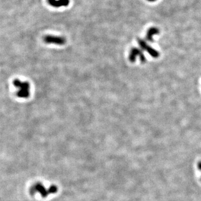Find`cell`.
Returning <instances> with one entry per match:
<instances>
[{
    "mask_svg": "<svg viewBox=\"0 0 201 201\" xmlns=\"http://www.w3.org/2000/svg\"><path fill=\"white\" fill-rule=\"evenodd\" d=\"M57 191V187L54 185H52L47 188L41 183H36L30 188V192L31 194L39 193L41 197H46L50 194L56 193Z\"/></svg>",
    "mask_w": 201,
    "mask_h": 201,
    "instance_id": "cell-1",
    "label": "cell"
},
{
    "mask_svg": "<svg viewBox=\"0 0 201 201\" xmlns=\"http://www.w3.org/2000/svg\"><path fill=\"white\" fill-rule=\"evenodd\" d=\"M136 57H139L140 61L142 63H145L146 58H145V57L144 56V54L141 51V50H140L138 48H132L131 50H130L129 56V60L131 62L134 63L136 60Z\"/></svg>",
    "mask_w": 201,
    "mask_h": 201,
    "instance_id": "cell-2",
    "label": "cell"
},
{
    "mask_svg": "<svg viewBox=\"0 0 201 201\" xmlns=\"http://www.w3.org/2000/svg\"><path fill=\"white\" fill-rule=\"evenodd\" d=\"M44 41L47 44H54L59 45H63L66 43V40L64 38L53 35L45 36L44 38Z\"/></svg>",
    "mask_w": 201,
    "mask_h": 201,
    "instance_id": "cell-3",
    "label": "cell"
},
{
    "mask_svg": "<svg viewBox=\"0 0 201 201\" xmlns=\"http://www.w3.org/2000/svg\"><path fill=\"white\" fill-rule=\"evenodd\" d=\"M137 42L140 45V47L143 49V50H144L148 52V53L154 58L159 57V53L158 51L155 50L154 49L150 47L149 45L146 44V43L142 39H137Z\"/></svg>",
    "mask_w": 201,
    "mask_h": 201,
    "instance_id": "cell-4",
    "label": "cell"
},
{
    "mask_svg": "<svg viewBox=\"0 0 201 201\" xmlns=\"http://www.w3.org/2000/svg\"><path fill=\"white\" fill-rule=\"evenodd\" d=\"M14 86L20 89L19 91H30V84L27 82H21L19 79L13 81Z\"/></svg>",
    "mask_w": 201,
    "mask_h": 201,
    "instance_id": "cell-5",
    "label": "cell"
},
{
    "mask_svg": "<svg viewBox=\"0 0 201 201\" xmlns=\"http://www.w3.org/2000/svg\"><path fill=\"white\" fill-rule=\"evenodd\" d=\"M49 4L54 7L67 6L69 3V0H47Z\"/></svg>",
    "mask_w": 201,
    "mask_h": 201,
    "instance_id": "cell-6",
    "label": "cell"
},
{
    "mask_svg": "<svg viewBox=\"0 0 201 201\" xmlns=\"http://www.w3.org/2000/svg\"><path fill=\"white\" fill-rule=\"evenodd\" d=\"M159 33V29L158 28H152L149 29V30L148 31L147 34H146V39L149 41L153 42L154 41L153 38L154 35L158 34Z\"/></svg>",
    "mask_w": 201,
    "mask_h": 201,
    "instance_id": "cell-7",
    "label": "cell"
},
{
    "mask_svg": "<svg viewBox=\"0 0 201 201\" xmlns=\"http://www.w3.org/2000/svg\"><path fill=\"white\" fill-rule=\"evenodd\" d=\"M16 95L19 98H27L30 96V91H19Z\"/></svg>",
    "mask_w": 201,
    "mask_h": 201,
    "instance_id": "cell-8",
    "label": "cell"
},
{
    "mask_svg": "<svg viewBox=\"0 0 201 201\" xmlns=\"http://www.w3.org/2000/svg\"><path fill=\"white\" fill-rule=\"evenodd\" d=\"M148 1H150V2H154V1H156V0H148Z\"/></svg>",
    "mask_w": 201,
    "mask_h": 201,
    "instance_id": "cell-9",
    "label": "cell"
}]
</instances>
